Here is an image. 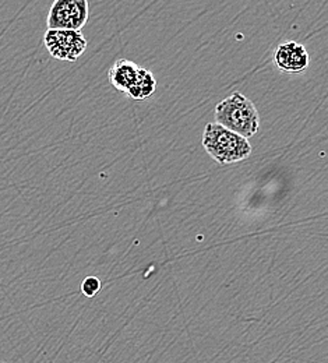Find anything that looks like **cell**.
Instances as JSON below:
<instances>
[{
	"label": "cell",
	"mask_w": 328,
	"mask_h": 363,
	"mask_svg": "<svg viewBox=\"0 0 328 363\" xmlns=\"http://www.w3.org/2000/svg\"><path fill=\"white\" fill-rule=\"evenodd\" d=\"M215 121L218 125L244 138L254 136L260 126L257 108L240 92H234L215 106Z\"/></svg>",
	"instance_id": "obj_1"
},
{
	"label": "cell",
	"mask_w": 328,
	"mask_h": 363,
	"mask_svg": "<svg viewBox=\"0 0 328 363\" xmlns=\"http://www.w3.org/2000/svg\"><path fill=\"white\" fill-rule=\"evenodd\" d=\"M203 147L208 155L221 165L234 164L251 154L247 138L239 136L218 123H208L203 135Z\"/></svg>",
	"instance_id": "obj_2"
},
{
	"label": "cell",
	"mask_w": 328,
	"mask_h": 363,
	"mask_svg": "<svg viewBox=\"0 0 328 363\" xmlns=\"http://www.w3.org/2000/svg\"><path fill=\"white\" fill-rule=\"evenodd\" d=\"M89 14V0H55L47 14V30L81 31Z\"/></svg>",
	"instance_id": "obj_3"
},
{
	"label": "cell",
	"mask_w": 328,
	"mask_h": 363,
	"mask_svg": "<svg viewBox=\"0 0 328 363\" xmlns=\"http://www.w3.org/2000/svg\"><path fill=\"white\" fill-rule=\"evenodd\" d=\"M44 44L52 57L66 62H76L89 45L83 33L74 30H47Z\"/></svg>",
	"instance_id": "obj_4"
},
{
	"label": "cell",
	"mask_w": 328,
	"mask_h": 363,
	"mask_svg": "<svg viewBox=\"0 0 328 363\" xmlns=\"http://www.w3.org/2000/svg\"><path fill=\"white\" fill-rule=\"evenodd\" d=\"M274 60L281 72L290 74L306 72L310 63L306 48L295 41H288L278 46L274 53Z\"/></svg>",
	"instance_id": "obj_5"
},
{
	"label": "cell",
	"mask_w": 328,
	"mask_h": 363,
	"mask_svg": "<svg viewBox=\"0 0 328 363\" xmlns=\"http://www.w3.org/2000/svg\"><path fill=\"white\" fill-rule=\"evenodd\" d=\"M137 70L139 66L135 62L128 59H119L109 70V82L113 89L120 92H128L136 79Z\"/></svg>",
	"instance_id": "obj_6"
},
{
	"label": "cell",
	"mask_w": 328,
	"mask_h": 363,
	"mask_svg": "<svg viewBox=\"0 0 328 363\" xmlns=\"http://www.w3.org/2000/svg\"><path fill=\"white\" fill-rule=\"evenodd\" d=\"M155 89H157V80L154 74L149 70L139 66L136 79L126 94L135 101H144L155 92Z\"/></svg>",
	"instance_id": "obj_7"
},
{
	"label": "cell",
	"mask_w": 328,
	"mask_h": 363,
	"mask_svg": "<svg viewBox=\"0 0 328 363\" xmlns=\"http://www.w3.org/2000/svg\"><path fill=\"white\" fill-rule=\"evenodd\" d=\"M81 291L87 298H94L101 291V281L96 277H87L81 284Z\"/></svg>",
	"instance_id": "obj_8"
}]
</instances>
